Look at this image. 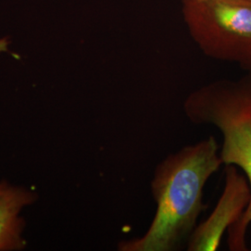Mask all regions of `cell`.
Returning a JSON list of instances; mask_svg holds the SVG:
<instances>
[{"instance_id":"cell-1","label":"cell","mask_w":251,"mask_h":251,"mask_svg":"<svg viewBox=\"0 0 251 251\" xmlns=\"http://www.w3.org/2000/svg\"><path fill=\"white\" fill-rule=\"evenodd\" d=\"M224 165L220 145L210 136L182 147L154 169L151 192L155 213L140 237L121 241V251H179L206 209L203 202L207 180Z\"/></svg>"},{"instance_id":"cell-2","label":"cell","mask_w":251,"mask_h":251,"mask_svg":"<svg viewBox=\"0 0 251 251\" xmlns=\"http://www.w3.org/2000/svg\"><path fill=\"white\" fill-rule=\"evenodd\" d=\"M182 109L196 125L213 126L222 135L220 155L224 165L240 169L251 193V71L237 80H220L192 91ZM251 223V196L239 220L228 230L230 251H247Z\"/></svg>"},{"instance_id":"cell-3","label":"cell","mask_w":251,"mask_h":251,"mask_svg":"<svg viewBox=\"0 0 251 251\" xmlns=\"http://www.w3.org/2000/svg\"><path fill=\"white\" fill-rule=\"evenodd\" d=\"M181 11L204 54L251 71V0H183Z\"/></svg>"},{"instance_id":"cell-4","label":"cell","mask_w":251,"mask_h":251,"mask_svg":"<svg viewBox=\"0 0 251 251\" xmlns=\"http://www.w3.org/2000/svg\"><path fill=\"white\" fill-rule=\"evenodd\" d=\"M246 176L233 165L225 166V187L214 209L197 225L187 241L188 251H217L223 236L242 216L251 201Z\"/></svg>"},{"instance_id":"cell-5","label":"cell","mask_w":251,"mask_h":251,"mask_svg":"<svg viewBox=\"0 0 251 251\" xmlns=\"http://www.w3.org/2000/svg\"><path fill=\"white\" fill-rule=\"evenodd\" d=\"M32 201L30 193L6 183L0 184V251L22 248L23 223L19 214Z\"/></svg>"},{"instance_id":"cell-6","label":"cell","mask_w":251,"mask_h":251,"mask_svg":"<svg viewBox=\"0 0 251 251\" xmlns=\"http://www.w3.org/2000/svg\"><path fill=\"white\" fill-rule=\"evenodd\" d=\"M8 45H9V41L6 38L0 39V52L8 51Z\"/></svg>"}]
</instances>
